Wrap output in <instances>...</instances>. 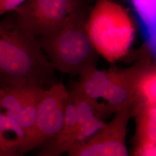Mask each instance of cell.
<instances>
[{"mask_svg": "<svg viewBox=\"0 0 156 156\" xmlns=\"http://www.w3.org/2000/svg\"><path fill=\"white\" fill-rule=\"evenodd\" d=\"M55 69L37 38L24 33L14 12L0 21V87L47 90L57 82Z\"/></svg>", "mask_w": 156, "mask_h": 156, "instance_id": "1", "label": "cell"}, {"mask_svg": "<svg viewBox=\"0 0 156 156\" xmlns=\"http://www.w3.org/2000/svg\"><path fill=\"white\" fill-rule=\"evenodd\" d=\"M87 16L82 9L53 33L37 38L55 70L80 75L96 67L98 55L86 31Z\"/></svg>", "mask_w": 156, "mask_h": 156, "instance_id": "2", "label": "cell"}, {"mask_svg": "<svg viewBox=\"0 0 156 156\" xmlns=\"http://www.w3.org/2000/svg\"><path fill=\"white\" fill-rule=\"evenodd\" d=\"M86 29L98 55L115 62L128 55L136 26L129 12L112 0H98L87 16Z\"/></svg>", "mask_w": 156, "mask_h": 156, "instance_id": "3", "label": "cell"}, {"mask_svg": "<svg viewBox=\"0 0 156 156\" xmlns=\"http://www.w3.org/2000/svg\"><path fill=\"white\" fill-rule=\"evenodd\" d=\"M81 7V0H27L14 13L17 26L38 38L53 33Z\"/></svg>", "mask_w": 156, "mask_h": 156, "instance_id": "4", "label": "cell"}, {"mask_svg": "<svg viewBox=\"0 0 156 156\" xmlns=\"http://www.w3.org/2000/svg\"><path fill=\"white\" fill-rule=\"evenodd\" d=\"M68 90L57 82L44 91L39 100L33 127L17 155L23 156L55 137L62 128Z\"/></svg>", "mask_w": 156, "mask_h": 156, "instance_id": "5", "label": "cell"}, {"mask_svg": "<svg viewBox=\"0 0 156 156\" xmlns=\"http://www.w3.org/2000/svg\"><path fill=\"white\" fill-rule=\"evenodd\" d=\"M132 117V105L123 107L88 140L68 151L67 156H129L126 136Z\"/></svg>", "mask_w": 156, "mask_h": 156, "instance_id": "6", "label": "cell"}, {"mask_svg": "<svg viewBox=\"0 0 156 156\" xmlns=\"http://www.w3.org/2000/svg\"><path fill=\"white\" fill-rule=\"evenodd\" d=\"M44 91L38 87L26 86L2 89L0 112L15 120L27 136L33 127L39 100Z\"/></svg>", "mask_w": 156, "mask_h": 156, "instance_id": "7", "label": "cell"}, {"mask_svg": "<svg viewBox=\"0 0 156 156\" xmlns=\"http://www.w3.org/2000/svg\"><path fill=\"white\" fill-rule=\"evenodd\" d=\"M69 91L73 95L76 109L77 146L103 127L107 119L114 113L106 104L87 97L75 86Z\"/></svg>", "mask_w": 156, "mask_h": 156, "instance_id": "8", "label": "cell"}, {"mask_svg": "<svg viewBox=\"0 0 156 156\" xmlns=\"http://www.w3.org/2000/svg\"><path fill=\"white\" fill-rule=\"evenodd\" d=\"M139 66L138 62L127 69L109 71V82L103 99L114 113L128 104L132 105L134 82Z\"/></svg>", "mask_w": 156, "mask_h": 156, "instance_id": "9", "label": "cell"}, {"mask_svg": "<svg viewBox=\"0 0 156 156\" xmlns=\"http://www.w3.org/2000/svg\"><path fill=\"white\" fill-rule=\"evenodd\" d=\"M77 133L76 105L73 95L68 91L62 128L55 137L42 145L41 148L52 156H62L76 147Z\"/></svg>", "mask_w": 156, "mask_h": 156, "instance_id": "10", "label": "cell"}, {"mask_svg": "<svg viewBox=\"0 0 156 156\" xmlns=\"http://www.w3.org/2000/svg\"><path fill=\"white\" fill-rule=\"evenodd\" d=\"M156 105V68L149 58L140 62L134 84L132 106Z\"/></svg>", "mask_w": 156, "mask_h": 156, "instance_id": "11", "label": "cell"}, {"mask_svg": "<svg viewBox=\"0 0 156 156\" xmlns=\"http://www.w3.org/2000/svg\"><path fill=\"white\" fill-rule=\"evenodd\" d=\"M132 117L135 121L134 145L156 144V105L132 106Z\"/></svg>", "mask_w": 156, "mask_h": 156, "instance_id": "12", "label": "cell"}, {"mask_svg": "<svg viewBox=\"0 0 156 156\" xmlns=\"http://www.w3.org/2000/svg\"><path fill=\"white\" fill-rule=\"evenodd\" d=\"M26 137V133L15 120L0 112V156L17 155Z\"/></svg>", "mask_w": 156, "mask_h": 156, "instance_id": "13", "label": "cell"}, {"mask_svg": "<svg viewBox=\"0 0 156 156\" xmlns=\"http://www.w3.org/2000/svg\"><path fill=\"white\" fill-rule=\"evenodd\" d=\"M79 76V82L75 87L83 94L94 100L103 99L109 82V71H102L93 67Z\"/></svg>", "mask_w": 156, "mask_h": 156, "instance_id": "14", "label": "cell"}, {"mask_svg": "<svg viewBox=\"0 0 156 156\" xmlns=\"http://www.w3.org/2000/svg\"><path fill=\"white\" fill-rule=\"evenodd\" d=\"M129 156H156V144L134 145V148Z\"/></svg>", "mask_w": 156, "mask_h": 156, "instance_id": "15", "label": "cell"}, {"mask_svg": "<svg viewBox=\"0 0 156 156\" xmlns=\"http://www.w3.org/2000/svg\"><path fill=\"white\" fill-rule=\"evenodd\" d=\"M27 0H0V16L14 12Z\"/></svg>", "mask_w": 156, "mask_h": 156, "instance_id": "16", "label": "cell"}, {"mask_svg": "<svg viewBox=\"0 0 156 156\" xmlns=\"http://www.w3.org/2000/svg\"><path fill=\"white\" fill-rule=\"evenodd\" d=\"M18 156L17 155H11V156ZM36 156H52L50 154H49L48 152L46 151L43 150V149H41V151L38 153V155H37Z\"/></svg>", "mask_w": 156, "mask_h": 156, "instance_id": "17", "label": "cell"}, {"mask_svg": "<svg viewBox=\"0 0 156 156\" xmlns=\"http://www.w3.org/2000/svg\"><path fill=\"white\" fill-rule=\"evenodd\" d=\"M2 89L0 87V98H1V94H2Z\"/></svg>", "mask_w": 156, "mask_h": 156, "instance_id": "18", "label": "cell"}]
</instances>
